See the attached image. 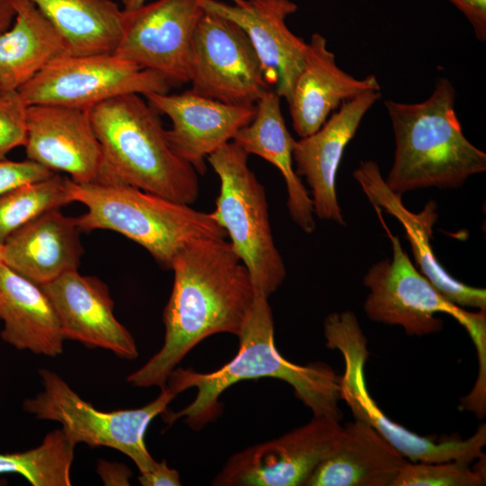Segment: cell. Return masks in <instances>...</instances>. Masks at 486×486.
Wrapping results in <instances>:
<instances>
[{
    "label": "cell",
    "mask_w": 486,
    "mask_h": 486,
    "mask_svg": "<svg viewBox=\"0 0 486 486\" xmlns=\"http://www.w3.org/2000/svg\"><path fill=\"white\" fill-rule=\"evenodd\" d=\"M171 269L174 284L163 311L164 343L127 377L137 387L165 386L188 352L212 335L238 338L256 296L246 266L225 238L188 244Z\"/></svg>",
    "instance_id": "cell-1"
},
{
    "label": "cell",
    "mask_w": 486,
    "mask_h": 486,
    "mask_svg": "<svg viewBox=\"0 0 486 486\" xmlns=\"http://www.w3.org/2000/svg\"><path fill=\"white\" fill-rule=\"evenodd\" d=\"M238 340L237 355L216 371L198 373L176 367L170 373L166 385L176 394L190 388H196L197 393L183 410H165L166 423L184 418L191 428L200 429L220 415L219 397L225 390L240 381L262 377L289 383L313 416L341 420L339 375L325 363L299 365L281 356L275 347L273 313L266 295L256 293Z\"/></svg>",
    "instance_id": "cell-2"
},
{
    "label": "cell",
    "mask_w": 486,
    "mask_h": 486,
    "mask_svg": "<svg viewBox=\"0 0 486 486\" xmlns=\"http://www.w3.org/2000/svg\"><path fill=\"white\" fill-rule=\"evenodd\" d=\"M384 104L395 140L393 162L384 180L394 193L458 188L470 176L485 172L486 154L463 132L449 79L440 77L422 102L388 99Z\"/></svg>",
    "instance_id": "cell-3"
},
{
    "label": "cell",
    "mask_w": 486,
    "mask_h": 486,
    "mask_svg": "<svg viewBox=\"0 0 486 486\" xmlns=\"http://www.w3.org/2000/svg\"><path fill=\"white\" fill-rule=\"evenodd\" d=\"M101 144V183L126 184L192 204L199 194L197 171L172 148L159 113L138 94L112 97L88 109Z\"/></svg>",
    "instance_id": "cell-4"
},
{
    "label": "cell",
    "mask_w": 486,
    "mask_h": 486,
    "mask_svg": "<svg viewBox=\"0 0 486 486\" xmlns=\"http://www.w3.org/2000/svg\"><path fill=\"white\" fill-rule=\"evenodd\" d=\"M73 202L87 211L76 217L81 230H108L143 247L164 268L188 244L202 238H225L212 213L138 187L118 183L79 184L71 178Z\"/></svg>",
    "instance_id": "cell-5"
},
{
    "label": "cell",
    "mask_w": 486,
    "mask_h": 486,
    "mask_svg": "<svg viewBox=\"0 0 486 486\" xmlns=\"http://www.w3.org/2000/svg\"><path fill=\"white\" fill-rule=\"evenodd\" d=\"M378 214L392 242V258L374 264L364 276L369 293L364 302L366 316L376 322L401 327L410 336L440 332L437 313L453 317L468 332L479 360L476 382H486V310L470 311L447 300L410 261L398 236Z\"/></svg>",
    "instance_id": "cell-6"
},
{
    "label": "cell",
    "mask_w": 486,
    "mask_h": 486,
    "mask_svg": "<svg viewBox=\"0 0 486 486\" xmlns=\"http://www.w3.org/2000/svg\"><path fill=\"white\" fill-rule=\"evenodd\" d=\"M248 156L232 140L208 156L220 179L211 213L246 266L255 292L269 297L284 283L286 268L274 244L265 187L248 166Z\"/></svg>",
    "instance_id": "cell-7"
},
{
    "label": "cell",
    "mask_w": 486,
    "mask_h": 486,
    "mask_svg": "<svg viewBox=\"0 0 486 486\" xmlns=\"http://www.w3.org/2000/svg\"><path fill=\"white\" fill-rule=\"evenodd\" d=\"M324 335L327 346L338 349L343 356L345 366L339 375L340 400L346 401L356 419L376 429L407 460L426 463L459 460L472 464L485 455V424L468 438L437 441L408 430L382 412L366 386L367 338L355 313L343 311L327 316Z\"/></svg>",
    "instance_id": "cell-8"
},
{
    "label": "cell",
    "mask_w": 486,
    "mask_h": 486,
    "mask_svg": "<svg viewBox=\"0 0 486 486\" xmlns=\"http://www.w3.org/2000/svg\"><path fill=\"white\" fill-rule=\"evenodd\" d=\"M43 391L23 403L25 411L42 420L57 421L74 444L106 446L128 455L140 473L149 472L156 464L148 453L144 436L150 422L164 413L177 395L166 385L160 394L147 405L130 410L104 411L84 400L56 373L39 371Z\"/></svg>",
    "instance_id": "cell-9"
},
{
    "label": "cell",
    "mask_w": 486,
    "mask_h": 486,
    "mask_svg": "<svg viewBox=\"0 0 486 486\" xmlns=\"http://www.w3.org/2000/svg\"><path fill=\"white\" fill-rule=\"evenodd\" d=\"M174 87L161 74L114 53L65 55L18 89L24 103L90 109L112 97L167 94Z\"/></svg>",
    "instance_id": "cell-10"
},
{
    "label": "cell",
    "mask_w": 486,
    "mask_h": 486,
    "mask_svg": "<svg viewBox=\"0 0 486 486\" xmlns=\"http://www.w3.org/2000/svg\"><path fill=\"white\" fill-rule=\"evenodd\" d=\"M189 83L193 92L232 104H256L269 90L246 32L205 11L193 36Z\"/></svg>",
    "instance_id": "cell-11"
},
{
    "label": "cell",
    "mask_w": 486,
    "mask_h": 486,
    "mask_svg": "<svg viewBox=\"0 0 486 486\" xmlns=\"http://www.w3.org/2000/svg\"><path fill=\"white\" fill-rule=\"evenodd\" d=\"M340 421L313 416L307 424L231 455L212 485L304 486L335 448Z\"/></svg>",
    "instance_id": "cell-12"
},
{
    "label": "cell",
    "mask_w": 486,
    "mask_h": 486,
    "mask_svg": "<svg viewBox=\"0 0 486 486\" xmlns=\"http://www.w3.org/2000/svg\"><path fill=\"white\" fill-rule=\"evenodd\" d=\"M127 12L126 28L113 53L161 74L173 86L189 83L193 36L204 14L198 1L157 0Z\"/></svg>",
    "instance_id": "cell-13"
},
{
    "label": "cell",
    "mask_w": 486,
    "mask_h": 486,
    "mask_svg": "<svg viewBox=\"0 0 486 486\" xmlns=\"http://www.w3.org/2000/svg\"><path fill=\"white\" fill-rule=\"evenodd\" d=\"M27 158L79 184L102 182L104 158L87 109L56 104L27 107Z\"/></svg>",
    "instance_id": "cell-14"
},
{
    "label": "cell",
    "mask_w": 486,
    "mask_h": 486,
    "mask_svg": "<svg viewBox=\"0 0 486 486\" xmlns=\"http://www.w3.org/2000/svg\"><path fill=\"white\" fill-rule=\"evenodd\" d=\"M197 1L205 12L234 22L246 32L268 85L274 84V92L288 102L308 48L286 24V18L297 11L296 4L291 0H243L240 4Z\"/></svg>",
    "instance_id": "cell-15"
},
{
    "label": "cell",
    "mask_w": 486,
    "mask_h": 486,
    "mask_svg": "<svg viewBox=\"0 0 486 486\" xmlns=\"http://www.w3.org/2000/svg\"><path fill=\"white\" fill-rule=\"evenodd\" d=\"M144 97L159 114L171 120L167 138L172 148L200 174L206 170L208 156L231 141L256 112V104H227L192 90Z\"/></svg>",
    "instance_id": "cell-16"
},
{
    "label": "cell",
    "mask_w": 486,
    "mask_h": 486,
    "mask_svg": "<svg viewBox=\"0 0 486 486\" xmlns=\"http://www.w3.org/2000/svg\"><path fill=\"white\" fill-rule=\"evenodd\" d=\"M41 288L58 314L65 339L107 349L127 360L138 357L135 340L116 320L109 289L99 278L75 270Z\"/></svg>",
    "instance_id": "cell-17"
},
{
    "label": "cell",
    "mask_w": 486,
    "mask_h": 486,
    "mask_svg": "<svg viewBox=\"0 0 486 486\" xmlns=\"http://www.w3.org/2000/svg\"><path fill=\"white\" fill-rule=\"evenodd\" d=\"M380 97V91H367L342 103L318 130L294 142L295 172L309 184L314 214L321 220L346 224L337 196V174L346 147Z\"/></svg>",
    "instance_id": "cell-18"
},
{
    "label": "cell",
    "mask_w": 486,
    "mask_h": 486,
    "mask_svg": "<svg viewBox=\"0 0 486 486\" xmlns=\"http://www.w3.org/2000/svg\"><path fill=\"white\" fill-rule=\"evenodd\" d=\"M374 208L382 209L403 226L406 238L419 272L451 302L478 310H486V291L456 280L443 267L434 254L431 238L437 220L436 203L428 201L418 212L408 210L401 195L389 188L375 161H362L353 172Z\"/></svg>",
    "instance_id": "cell-19"
},
{
    "label": "cell",
    "mask_w": 486,
    "mask_h": 486,
    "mask_svg": "<svg viewBox=\"0 0 486 486\" xmlns=\"http://www.w3.org/2000/svg\"><path fill=\"white\" fill-rule=\"evenodd\" d=\"M374 75L358 79L343 71L328 50L327 40L313 33L303 67L287 102L292 127L301 138L318 130L342 103L367 91H380Z\"/></svg>",
    "instance_id": "cell-20"
},
{
    "label": "cell",
    "mask_w": 486,
    "mask_h": 486,
    "mask_svg": "<svg viewBox=\"0 0 486 486\" xmlns=\"http://www.w3.org/2000/svg\"><path fill=\"white\" fill-rule=\"evenodd\" d=\"M76 217L60 209L44 212L3 243L4 264L41 286L77 270L84 253Z\"/></svg>",
    "instance_id": "cell-21"
},
{
    "label": "cell",
    "mask_w": 486,
    "mask_h": 486,
    "mask_svg": "<svg viewBox=\"0 0 486 486\" xmlns=\"http://www.w3.org/2000/svg\"><path fill=\"white\" fill-rule=\"evenodd\" d=\"M367 423L342 426L338 443L304 486H392L408 462Z\"/></svg>",
    "instance_id": "cell-22"
},
{
    "label": "cell",
    "mask_w": 486,
    "mask_h": 486,
    "mask_svg": "<svg viewBox=\"0 0 486 486\" xmlns=\"http://www.w3.org/2000/svg\"><path fill=\"white\" fill-rule=\"evenodd\" d=\"M1 338L17 349L56 356L65 338L58 314L41 286L0 265Z\"/></svg>",
    "instance_id": "cell-23"
},
{
    "label": "cell",
    "mask_w": 486,
    "mask_h": 486,
    "mask_svg": "<svg viewBox=\"0 0 486 486\" xmlns=\"http://www.w3.org/2000/svg\"><path fill=\"white\" fill-rule=\"evenodd\" d=\"M232 141L248 155L266 159L281 172L292 220L304 232L312 233L316 223L311 198L293 168L295 140L285 125L280 96L274 91L268 90L261 96L256 104L253 119L236 133Z\"/></svg>",
    "instance_id": "cell-24"
},
{
    "label": "cell",
    "mask_w": 486,
    "mask_h": 486,
    "mask_svg": "<svg viewBox=\"0 0 486 486\" xmlns=\"http://www.w3.org/2000/svg\"><path fill=\"white\" fill-rule=\"evenodd\" d=\"M14 23L0 33V88L18 90L51 62L69 55L56 29L31 0H9Z\"/></svg>",
    "instance_id": "cell-25"
},
{
    "label": "cell",
    "mask_w": 486,
    "mask_h": 486,
    "mask_svg": "<svg viewBox=\"0 0 486 486\" xmlns=\"http://www.w3.org/2000/svg\"><path fill=\"white\" fill-rule=\"evenodd\" d=\"M64 40L69 55L113 53L128 12L112 0H31Z\"/></svg>",
    "instance_id": "cell-26"
},
{
    "label": "cell",
    "mask_w": 486,
    "mask_h": 486,
    "mask_svg": "<svg viewBox=\"0 0 486 486\" xmlns=\"http://www.w3.org/2000/svg\"><path fill=\"white\" fill-rule=\"evenodd\" d=\"M76 446L62 429L53 430L35 448L0 453V474H20L33 486H70Z\"/></svg>",
    "instance_id": "cell-27"
},
{
    "label": "cell",
    "mask_w": 486,
    "mask_h": 486,
    "mask_svg": "<svg viewBox=\"0 0 486 486\" xmlns=\"http://www.w3.org/2000/svg\"><path fill=\"white\" fill-rule=\"evenodd\" d=\"M69 177L54 173L18 186L0 196V243L15 230L46 212L72 202Z\"/></svg>",
    "instance_id": "cell-28"
},
{
    "label": "cell",
    "mask_w": 486,
    "mask_h": 486,
    "mask_svg": "<svg viewBox=\"0 0 486 486\" xmlns=\"http://www.w3.org/2000/svg\"><path fill=\"white\" fill-rule=\"evenodd\" d=\"M485 455L479 458L476 468L470 463L410 462L400 469L392 486H482L485 484Z\"/></svg>",
    "instance_id": "cell-29"
},
{
    "label": "cell",
    "mask_w": 486,
    "mask_h": 486,
    "mask_svg": "<svg viewBox=\"0 0 486 486\" xmlns=\"http://www.w3.org/2000/svg\"><path fill=\"white\" fill-rule=\"evenodd\" d=\"M28 105L18 90L2 91L0 94V159L26 140Z\"/></svg>",
    "instance_id": "cell-30"
},
{
    "label": "cell",
    "mask_w": 486,
    "mask_h": 486,
    "mask_svg": "<svg viewBox=\"0 0 486 486\" xmlns=\"http://www.w3.org/2000/svg\"><path fill=\"white\" fill-rule=\"evenodd\" d=\"M54 172L32 160L0 159V196L22 184L45 179Z\"/></svg>",
    "instance_id": "cell-31"
},
{
    "label": "cell",
    "mask_w": 486,
    "mask_h": 486,
    "mask_svg": "<svg viewBox=\"0 0 486 486\" xmlns=\"http://www.w3.org/2000/svg\"><path fill=\"white\" fill-rule=\"evenodd\" d=\"M471 23L480 41L486 40V0H448Z\"/></svg>",
    "instance_id": "cell-32"
},
{
    "label": "cell",
    "mask_w": 486,
    "mask_h": 486,
    "mask_svg": "<svg viewBox=\"0 0 486 486\" xmlns=\"http://www.w3.org/2000/svg\"><path fill=\"white\" fill-rule=\"evenodd\" d=\"M139 482L143 486H180L179 472L167 466L166 461L157 462L148 472L140 473Z\"/></svg>",
    "instance_id": "cell-33"
},
{
    "label": "cell",
    "mask_w": 486,
    "mask_h": 486,
    "mask_svg": "<svg viewBox=\"0 0 486 486\" xmlns=\"http://www.w3.org/2000/svg\"><path fill=\"white\" fill-rule=\"evenodd\" d=\"M14 16L15 11L9 0H0V33L9 28Z\"/></svg>",
    "instance_id": "cell-34"
},
{
    "label": "cell",
    "mask_w": 486,
    "mask_h": 486,
    "mask_svg": "<svg viewBox=\"0 0 486 486\" xmlns=\"http://www.w3.org/2000/svg\"><path fill=\"white\" fill-rule=\"evenodd\" d=\"M147 0H122L123 9L126 11L135 10L146 4ZM233 4H240L243 0H231Z\"/></svg>",
    "instance_id": "cell-35"
},
{
    "label": "cell",
    "mask_w": 486,
    "mask_h": 486,
    "mask_svg": "<svg viewBox=\"0 0 486 486\" xmlns=\"http://www.w3.org/2000/svg\"><path fill=\"white\" fill-rule=\"evenodd\" d=\"M1 264H4V247L2 243H0V265Z\"/></svg>",
    "instance_id": "cell-36"
},
{
    "label": "cell",
    "mask_w": 486,
    "mask_h": 486,
    "mask_svg": "<svg viewBox=\"0 0 486 486\" xmlns=\"http://www.w3.org/2000/svg\"><path fill=\"white\" fill-rule=\"evenodd\" d=\"M1 93H2V90H1V88H0V94H1Z\"/></svg>",
    "instance_id": "cell-37"
}]
</instances>
